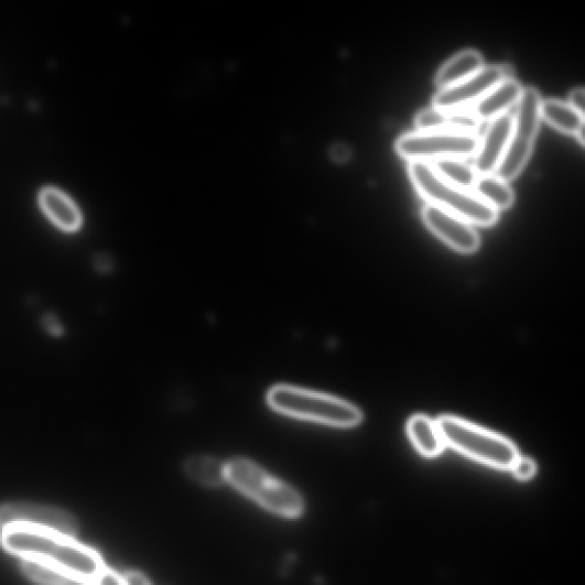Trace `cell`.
Listing matches in <instances>:
<instances>
[{
  "label": "cell",
  "mask_w": 585,
  "mask_h": 585,
  "mask_svg": "<svg viewBox=\"0 0 585 585\" xmlns=\"http://www.w3.org/2000/svg\"><path fill=\"white\" fill-rule=\"evenodd\" d=\"M0 541L7 551L21 560L39 562L88 581H95L105 568L95 550L55 533L13 528L2 531Z\"/></svg>",
  "instance_id": "1"
},
{
  "label": "cell",
  "mask_w": 585,
  "mask_h": 585,
  "mask_svg": "<svg viewBox=\"0 0 585 585\" xmlns=\"http://www.w3.org/2000/svg\"><path fill=\"white\" fill-rule=\"evenodd\" d=\"M268 403L288 416L337 427H353L362 420L361 412L345 400L292 386L272 388Z\"/></svg>",
  "instance_id": "2"
},
{
  "label": "cell",
  "mask_w": 585,
  "mask_h": 585,
  "mask_svg": "<svg viewBox=\"0 0 585 585\" xmlns=\"http://www.w3.org/2000/svg\"><path fill=\"white\" fill-rule=\"evenodd\" d=\"M226 467L227 483L267 511L290 519L302 516L304 503L299 492L269 475L254 462L235 458Z\"/></svg>",
  "instance_id": "3"
},
{
  "label": "cell",
  "mask_w": 585,
  "mask_h": 585,
  "mask_svg": "<svg viewBox=\"0 0 585 585\" xmlns=\"http://www.w3.org/2000/svg\"><path fill=\"white\" fill-rule=\"evenodd\" d=\"M409 172L414 187L427 204L446 210L470 225L489 227L497 224L499 213L496 209L473 193L452 186L429 163L411 162Z\"/></svg>",
  "instance_id": "4"
},
{
  "label": "cell",
  "mask_w": 585,
  "mask_h": 585,
  "mask_svg": "<svg viewBox=\"0 0 585 585\" xmlns=\"http://www.w3.org/2000/svg\"><path fill=\"white\" fill-rule=\"evenodd\" d=\"M437 425L445 444L480 464L509 470L518 458L517 448L510 441L469 422L443 416Z\"/></svg>",
  "instance_id": "5"
},
{
  "label": "cell",
  "mask_w": 585,
  "mask_h": 585,
  "mask_svg": "<svg viewBox=\"0 0 585 585\" xmlns=\"http://www.w3.org/2000/svg\"><path fill=\"white\" fill-rule=\"evenodd\" d=\"M541 97L534 87L522 89L506 155L495 173L503 181L514 178L526 167L539 132Z\"/></svg>",
  "instance_id": "6"
},
{
  "label": "cell",
  "mask_w": 585,
  "mask_h": 585,
  "mask_svg": "<svg viewBox=\"0 0 585 585\" xmlns=\"http://www.w3.org/2000/svg\"><path fill=\"white\" fill-rule=\"evenodd\" d=\"M480 138L453 132H418L399 138L398 155L411 162L430 163L444 159L475 156Z\"/></svg>",
  "instance_id": "7"
},
{
  "label": "cell",
  "mask_w": 585,
  "mask_h": 585,
  "mask_svg": "<svg viewBox=\"0 0 585 585\" xmlns=\"http://www.w3.org/2000/svg\"><path fill=\"white\" fill-rule=\"evenodd\" d=\"M13 528L45 531L74 540L78 531L75 518L57 508L32 503L0 506V531Z\"/></svg>",
  "instance_id": "8"
},
{
  "label": "cell",
  "mask_w": 585,
  "mask_h": 585,
  "mask_svg": "<svg viewBox=\"0 0 585 585\" xmlns=\"http://www.w3.org/2000/svg\"><path fill=\"white\" fill-rule=\"evenodd\" d=\"M510 78L505 66L484 67L473 77L447 88H443L434 98V108L438 110L472 109L491 88Z\"/></svg>",
  "instance_id": "9"
},
{
  "label": "cell",
  "mask_w": 585,
  "mask_h": 585,
  "mask_svg": "<svg viewBox=\"0 0 585 585\" xmlns=\"http://www.w3.org/2000/svg\"><path fill=\"white\" fill-rule=\"evenodd\" d=\"M422 219L429 230L459 253L472 254L478 251L480 239L473 225L434 205L426 204Z\"/></svg>",
  "instance_id": "10"
},
{
  "label": "cell",
  "mask_w": 585,
  "mask_h": 585,
  "mask_svg": "<svg viewBox=\"0 0 585 585\" xmlns=\"http://www.w3.org/2000/svg\"><path fill=\"white\" fill-rule=\"evenodd\" d=\"M513 128V118L505 113L489 122L476 152L475 171L478 175L495 174L500 166Z\"/></svg>",
  "instance_id": "11"
},
{
  "label": "cell",
  "mask_w": 585,
  "mask_h": 585,
  "mask_svg": "<svg viewBox=\"0 0 585 585\" xmlns=\"http://www.w3.org/2000/svg\"><path fill=\"white\" fill-rule=\"evenodd\" d=\"M419 132H453L479 137L481 121L472 109L438 110L425 109L415 117Z\"/></svg>",
  "instance_id": "12"
},
{
  "label": "cell",
  "mask_w": 585,
  "mask_h": 585,
  "mask_svg": "<svg viewBox=\"0 0 585 585\" xmlns=\"http://www.w3.org/2000/svg\"><path fill=\"white\" fill-rule=\"evenodd\" d=\"M520 84L510 78L505 79L477 102L472 111L480 121H491L507 113V111L519 102L522 95Z\"/></svg>",
  "instance_id": "13"
},
{
  "label": "cell",
  "mask_w": 585,
  "mask_h": 585,
  "mask_svg": "<svg viewBox=\"0 0 585 585\" xmlns=\"http://www.w3.org/2000/svg\"><path fill=\"white\" fill-rule=\"evenodd\" d=\"M40 203L47 217L61 229L75 231L82 225V215L75 203L54 188L44 189Z\"/></svg>",
  "instance_id": "14"
},
{
  "label": "cell",
  "mask_w": 585,
  "mask_h": 585,
  "mask_svg": "<svg viewBox=\"0 0 585 585\" xmlns=\"http://www.w3.org/2000/svg\"><path fill=\"white\" fill-rule=\"evenodd\" d=\"M484 68L479 52L467 50L459 52L441 68L436 76V85L443 89L465 82Z\"/></svg>",
  "instance_id": "15"
},
{
  "label": "cell",
  "mask_w": 585,
  "mask_h": 585,
  "mask_svg": "<svg viewBox=\"0 0 585 585\" xmlns=\"http://www.w3.org/2000/svg\"><path fill=\"white\" fill-rule=\"evenodd\" d=\"M408 433L419 453L426 457L438 456L444 449L445 442L437 423L424 415L410 420Z\"/></svg>",
  "instance_id": "16"
},
{
  "label": "cell",
  "mask_w": 585,
  "mask_h": 585,
  "mask_svg": "<svg viewBox=\"0 0 585 585\" xmlns=\"http://www.w3.org/2000/svg\"><path fill=\"white\" fill-rule=\"evenodd\" d=\"M473 194L498 213L514 203V194L508 182L496 174L478 175Z\"/></svg>",
  "instance_id": "17"
},
{
  "label": "cell",
  "mask_w": 585,
  "mask_h": 585,
  "mask_svg": "<svg viewBox=\"0 0 585 585\" xmlns=\"http://www.w3.org/2000/svg\"><path fill=\"white\" fill-rule=\"evenodd\" d=\"M540 116L554 129L571 136L584 129V116L559 100L541 101Z\"/></svg>",
  "instance_id": "18"
},
{
  "label": "cell",
  "mask_w": 585,
  "mask_h": 585,
  "mask_svg": "<svg viewBox=\"0 0 585 585\" xmlns=\"http://www.w3.org/2000/svg\"><path fill=\"white\" fill-rule=\"evenodd\" d=\"M184 472L189 478L203 486L219 487L227 483L226 465L210 456L188 458L184 464Z\"/></svg>",
  "instance_id": "19"
},
{
  "label": "cell",
  "mask_w": 585,
  "mask_h": 585,
  "mask_svg": "<svg viewBox=\"0 0 585 585\" xmlns=\"http://www.w3.org/2000/svg\"><path fill=\"white\" fill-rule=\"evenodd\" d=\"M452 186L473 193L478 174L474 166L461 159H444L429 163Z\"/></svg>",
  "instance_id": "20"
},
{
  "label": "cell",
  "mask_w": 585,
  "mask_h": 585,
  "mask_svg": "<svg viewBox=\"0 0 585 585\" xmlns=\"http://www.w3.org/2000/svg\"><path fill=\"white\" fill-rule=\"evenodd\" d=\"M22 571L41 585H95L94 581L34 561L22 560Z\"/></svg>",
  "instance_id": "21"
},
{
  "label": "cell",
  "mask_w": 585,
  "mask_h": 585,
  "mask_svg": "<svg viewBox=\"0 0 585 585\" xmlns=\"http://www.w3.org/2000/svg\"><path fill=\"white\" fill-rule=\"evenodd\" d=\"M511 470L516 478L520 480H529L534 477L537 473V465L534 461L529 457H519L514 461Z\"/></svg>",
  "instance_id": "22"
},
{
  "label": "cell",
  "mask_w": 585,
  "mask_h": 585,
  "mask_svg": "<svg viewBox=\"0 0 585 585\" xmlns=\"http://www.w3.org/2000/svg\"><path fill=\"white\" fill-rule=\"evenodd\" d=\"M94 583L95 585H127L124 576L106 567L95 578Z\"/></svg>",
  "instance_id": "23"
},
{
  "label": "cell",
  "mask_w": 585,
  "mask_h": 585,
  "mask_svg": "<svg viewBox=\"0 0 585 585\" xmlns=\"http://www.w3.org/2000/svg\"><path fill=\"white\" fill-rule=\"evenodd\" d=\"M329 158L337 164H344L350 160L351 151L348 145L336 143L329 150Z\"/></svg>",
  "instance_id": "24"
},
{
  "label": "cell",
  "mask_w": 585,
  "mask_h": 585,
  "mask_svg": "<svg viewBox=\"0 0 585 585\" xmlns=\"http://www.w3.org/2000/svg\"><path fill=\"white\" fill-rule=\"evenodd\" d=\"M584 95H585L584 88L577 87L571 91L570 99H568L570 101L568 105L583 116H584Z\"/></svg>",
  "instance_id": "25"
},
{
  "label": "cell",
  "mask_w": 585,
  "mask_h": 585,
  "mask_svg": "<svg viewBox=\"0 0 585 585\" xmlns=\"http://www.w3.org/2000/svg\"><path fill=\"white\" fill-rule=\"evenodd\" d=\"M127 585H151L148 578L139 572H129L124 575Z\"/></svg>",
  "instance_id": "26"
}]
</instances>
